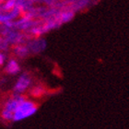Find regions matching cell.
<instances>
[{"label": "cell", "instance_id": "cell-5", "mask_svg": "<svg viewBox=\"0 0 129 129\" xmlns=\"http://www.w3.org/2000/svg\"><path fill=\"white\" fill-rule=\"evenodd\" d=\"M15 7V0H8L5 6L6 9H12Z\"/></svg>", "mask_w": 129, "mask_h": 129}, {"label": "cell", "instance_id": "cell-4", "mask_svg": "<svg viewBox=\"0 0 129 129\" xmlns=\"http://www.w3.org/2000/svg\"><path fill=\"white\" fill-rule=\"evenodd\" d=\"M6 69H7V72L10 73V74H15V73H17L19 70V67L16 61L11 60L10 62H8Z\"/></svg>", "mask_w": 129, "mask_h": 129}, {"label": "cell", "instance_id": "cell-3", "mask_svg": "<svg viewBox=\"0 0 129 129\" xmlns=\"http://www.w3.org/2000/svg\"><path fill=\"white\" fill-rule=\"evenodd\" d=\"M30 85V78L26 77V76H22L19 78V79L17 82L16 86H15V90L18 92L24 91Z\"/></svg>", "mask_w": 129, "mask_h": 129}, {"label": "cell", "instance_id": "cell-1", "mask_svg": "<svg viewBox=\"0 0 129 129\" xmlns=\"http://www.w3.org/2000/svg\"><path fill=\"white\" fill-rule=\"evenodd\" d=\"M37 111V106L34 102L23 100L17 106L13 113V121H20L34 114Z\"/></svg>", "mask_w": 129, "mask_h": 129}, {"label": "cell", "instance_id": "cell-2", "mask_svg": "<svg viewBox=\"0 0 129 129\" xmlns=\"http://www.w3.org/2000/svg\"><path fill=\"white\" fill-rule=\"evenodd\" d=\"M24 100L23 97H17V98H14V99H11L9 100L7 103H6V106L4 108V110L5 112H8V113H11V114H13L15 110H16L17 106L19 105V103L20 102H22Z\"/></svg>", "mask_w": 129, "mask_h": 129}, {"label": "cell", "instance_id": "cell-6", "mask_svg": "<svg viewBox=\"0 0 129 129\" xmlns=\"http://www.w3.org/2000/svg\"><path fill=\"white\" fill-rule=\"evenodd\" d=\"M4 59H5L4 55H3L2 54H0V66L3 64V63H4Z\"/></svg>", "mask_w": 129, "mask_h": 129}]
</instances>
